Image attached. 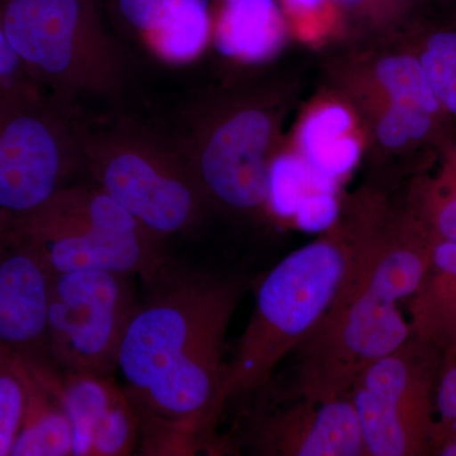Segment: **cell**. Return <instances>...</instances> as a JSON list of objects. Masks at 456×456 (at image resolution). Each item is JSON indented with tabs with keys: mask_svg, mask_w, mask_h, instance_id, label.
I'll return each instance as SVG.
<instances>
[{
	"mask_svg": "<svg viewBox=\"0 0 456 456\" xmlns=\"http://www.w3.org/2000/svg\"><path fill=\"white\" fill-rule=\"evenodd\" d=\"M146 288L117 364L123 388L139 411V452L194 455L211 449L217 435L224 342L245 279L170 261Z\"/></svg>",
	"mask_w": 456,
	"mask_h": 456,
	"instance_id": "cell-1",
	"label": "cell"
},
{
	"mask_svg": "<svg viewBox=\"0 0 456 456\" xmlns=\"http://www.w3.org/2000/svg\"><path fill=\"white\" fill-rule=\"evenodd\" d=\"M432 245L422 224L355 237L334 301L294 350L298 362L290 395L314 401L345 397L368 365L411 338L401 302L421 284Z\"/></svg>",
	"mask_w": 456,
	"mask_h": 456,
	"instance_id": "cell-2",
	"label": "cell"
},
{
	"mask_svg": "<svg viewBox=\"0 0 456 456\" xmlns=\"http://www.w3.org/2000/svg\"><path fill=\"white\" fill-rule=\"evenodd\" d=\"M355 237H322L279 261L257 287L253 314L227 362L216 406L220 425L230 402L273 379L278 365L325 316L344 281Z\"/></svg>",
	"mask_w": 456,
	"mask_h": 456,
	"instance_id": "cell-3",
	"label": "cell"
},
{
	"mask_svg": "<svg viewBox=\"0 0 456 456\" xmlns=\"http://www.w3.org/2000/svg\"><path fill=\"white\" fill-rule=\"evenodd\" d=\"M0 26L38 88L60 106L121 97L127 57L102 0H0Z\"/></svg>",
	"mask_w": 456,
	"mask_h": 456,
	"instance_id": "cell-4",
	"label": "cell"
},
{
	"mask_svg": "<svg viewBox=\"0 0 456 456\" xmlns=\"http://www.w3.org/2000/svg\"><path fill=\"white\" fill-rule=\"evenodd\" d=\"M17 231L53 274L110 270L139 277L146 285L171 261L164 240L92 182L60 189L37 209L18 217Z\"/></svg>",
	"mask_w": 456,
	"mask_h": 456,
	"instance_id": "cell-5",
	"label": "cell"
},
{
	"mask_svg": "<svg viewBox=\"0 0 456 456\" xmlns=\"http://www.w3.org/2000/svg\"><path fill=\"white\" fill-rule=\"evenodd\" d=\"M84 173L147 231L165 240L196 226L203 196L175 141L132 123H82Z\"/></svg>",
	"mask_w": 456,
	"mask_h": 456,
	"instance_id": "cell-6",
	"label": "cell"
},
{
	"mask_svg": "<svg viewBox=\"0 0 456 456\" xmlns=\"http://www.w3.org/2000/svg\"><path fill=\"white\" fill-rule=\"evenodd\" d=\"M443 358L410 338L362 371L349 395L367 456H416L434 448Z\"/></svg>",
	"mask_w": 456,
	"mask_h": 456,
	"instance_id": "cell-7",
	"label": "cell"
},
{
	"mask_svg": "<svg viewBox=\"0 0 456 456\" xmlns=\"http://www.w3.org/2000/svg\"><path fill=\"white\" fill-rule=\"evenodd\" d=\"M80 132L49 98L0 99V212L23 217L84 173Z\"/></svg>",
	"mask_w": 456,
	"mask_h": 456,
	"instance_id": "cell-8",
	"label": "cell"
},
{
	"mask_svg": "<svg viewBox=\"0 0 456 456\" xmlns=\"http://www.w3.org/2000/svg\"><path fill=\"white\" fill-rule=\"evenodd\" d=\"M132 275L110 270L53 274L47 351L65 370L110 375L137 307Z\"/></svg>",
	"mask_w": 456,
	"mask_h": 456,
	"instance_id": "cell-9",
	"label": "cell"
},
{
	"mask_svg": "<svg viewBox=\"0 0 456 456\" xmlns=\"http://www.w3.org/2000/svg\"><path fill=\"white\" fill-rule=\"evenodd\" d=\"M176 140L204 200L236 213L268 207L273 122L265 110L241 106L198 123Z\"/></svg>",
	"mask_w": 456,
	"mask_h": 456,
	"instance_id": "cell-10",
	"label": "cell"
},
{
	"mask_svg": "<svg viewBox=\"0 0 456 456\" xmlns=\"http://www.w3.org/2000/svg\"><path fill=\"white\" fill-rule=\"evenodd\" d=\"M239 422V441L248 452L270 456H364L358 416L350 395L314 401L288 395L285 406H265L256 395ZM241 398V397H240Z\"/></svg>",
	"mask_w": 456,
	"mask_h": 456,
	"instance_id": "cell-11",
	"label": "cell"
},
{
	"mask_svg": "<svg viewBox=\"0 0 456 456\" xmlns=\"http://www.w3.org/2000/svg\"><path fill=\"white\" fill-rule=\"evenodd\" d=\"M41 367L70 419L71 456H127L139 452V411L110 375L74 370L60 374L44 359Z\"/></svg>",
	"mask_w": 456,
	"mask_h": 456,
	"instance_id": "cell-12",
	"label": "cell"
},
{
	"mask_svg": "<svg viewBox=\"0 0 456 456\" xmlns=\"http://www.w3.org/2000/svg\"><path fill=\"white\" fill-rule=\"evenodd\" d=\"M53 281L46 261L18 231L0 248V346L20 356L47 349Z\"/></svg>",
	"mask_w": 456,
	"mask_h": 456,
	"instance_id": "cell-13",
	"label": "cell"
},
{
	"mask_svg": "<svg viewBox=\"0 0 456 456\" xmlns=\"http://www.w3.org/2000/svg\"><path fill=\"white\" fill-rule=\"evenodd\" d=\"M411 338L430 345L443 368L456 360V241H434L421 284L407 299Z\"/></svg>",
	"mask_w": 456,
	"mask_h": 456,
	"instance_id": "cell-14",
	"label": "cell"
},
{
	"mask_svg": "<svg viewBox=\"0 0 456 456\" xmlns=\"http://www.w3.org/2000/svg\"><path fill=\"white\" fill-rule=\"evenodd\" d=\"M216 49L244 64H261L277 55L285 40L279 0H221L212 27Z\"/></svg>",
	"mask_w": 456,
	"mask_h": 456,
	"instance_id": "cell-15",
	"label": "cell"
},
{
	"mask_svg": "<svg viewBox=\"0 0 456 456\" xmlns=\"http://www.w3.org/2000/svg\"><path fill=\"white\" fill-rule=\"evenodd\" d=\"M16 356L25 380L26 404L11 456H71V422L42 370L40 356Z\"/></svg>",
	"mask_w": 456,
	"mask_h": 456,
	"instance_id": "cell-16",
	"label": "cell"
},
{
	"mask_svg": "<svg viewBox=\"0 0 456 456\" xmlns=\"http://www.w3.org/2000/svg\"><path fill=\"white\" fill-rule=\"evenodd\" d=\"M353 117L340 104L317 108L299 131L301 158L312 176L326 188L335 189L359 163L362 147L350 134Z\"/></svg>",
	"mask_w": 456,
	"mask_h": 456,
	"instance_id": "cell-17",
	"label": "cell"
},
{
	"mask_svg": "<svg viewBox=\"0 0 456 456\" xmlns=\"http://www.w3.org/2000/svg\"><path fill=\"white\" fill-rule=\"evenodd\" d=\"M212 27L211 0H160L154 28L142 41L165 64H189L206 49Z\"/></svg>",
	"mask_w": 456,
	"mask_h": 456,
	"instance_id": "cell-18",
	"label": "cell"
},
{
	"mask_svg": "<svg viewBox=\"0 0 456 456\" xmlns=\"http://www.w3.org/2000/svg\"><path fill=\"white\" fill-rule=\"evenodd\" d=\"M375 75L391 103L417 108L435 117L443 110L419 59L408 55L384 57Z\"/></svg>",
	"mask_w": 456,
	"mask_h": 456,
	"instance_id": "cell-19",
	"label": "cell"
},
{
	"mask_svg": "<svg viewBox=\"0 0 456 456\" xmlns=\"http://www.w3.org/2000/svg\"><path fill=\"white\" fill-rule=\"evenodd\" d=\"M317 187L325 188L314 180L301 156L285 154L270 161L268 208L279 217H294L303 198Z\"/></svg>",
	"mask_w": 456,
	"mask_h": 456,
	"instance_id": "cell-20",
	"label": "cell"
},
{
	"mask_svg": "<svg viewBox=\"0 0 456 456\" xmlns=\"http://www.w3.org/2000/svg\"><path fill=\"white\" fill-rule=\"evenodd\" d=\"M424 216L434 241H456V150L426 189Z\"/></svg>",
	"mask_w": 456,
	"mask_h": 456,
	"instance_id": "cell-21",
	"label": "cell"
},
{
	"mask_svg": "<svg viewBox=\"0 0 456 456\" xmlns=\"http://www.w3.org/2000/svg\"><path fill=\"white\" fill-rule=\"evenodd\" d=\"M419 56L443 110L456 116V29H441L426 40Z\"/></svg>",
	"mask_w": 456,
	"mask_h": 456,
	"instance_id": "cell-22",
	"label": "cell"
},
{
	"mask_svg": "<svg viewBox=\"0 0 456 456\" xmlns=\"http://www.w3.org/2000/svg\"><path fill=\"white\" fill-rule=\"evenodd\" d=\"M25 404V380L17 356H0V456L12 454L22 425Z\"/></svg>",
	"mask_w": 456,
	"mask_h": 456,
	"instance_id": "cell-23",
	"label": "cell"
},
{
	"mask_svg": "<svg viewBox=\"0 0 456 456\" xmlns=\"http://www.w3.org/2000/svg\"><path fill=\"white\" fill-rule=\"evenodd\" d=\"M435 116L417 108L391 103L377 125L378 140L388 149L425 139L432 130Z\"/></svg>",
	"mask_w": 456,
	"mask_h": 456,
	"instance_id": "cell-24",
	"label": "cell"
},
{
	"mask_svg": "<svg viewBox=\"0 0 456 456\" xmlns=\"http://www.w3.org/2000/svg\"><path fill=\"white\" fill-rule=\"evenodd\" d=\"M38 97L46 95L38 88L0 26V99Z\"/></svg>",
	"mask_w": 456,
	"mask_h": 456,
	"instance_id": "cell-25",
	"label": "cell"
},
{
	"mask_svg": "<svg viewBox=\"0 0 456 456\" xmlns=\"http://www.w3.org/2000/svg\"><path fill=\"white\" fill-rule=\"evenodd\" d=\"M338 206L335 191L326 188L312 189L294 213L297 224L305 231L327 230L338 220Z\"/></svg>",
	"mask_w": 456,
	"mask_h": 456,
	"instance_id": "cell-26",
	"label": "cell"
},
{
	"mask_svg": "<svg viewBox=\"0 0 456 456\" xmlns=\"http://www.w3.org/2000/svg\"><path fill=\"white\" fill-rule=\"evenodd\" d=\"M456 421V360L441 370L436 387L435 436ZM434 449V448H432Z\"/></svg>",
	"mask_w": 456,
	"mask_h": 456,
	"instance_id": "cell-27",
	"label": "cell"
},
{
	"mask_svg": "<svg viewBox=\"0 0 456 456\" xmlns=\"http://www.w3.org/2000/svg\"><path fill=\"white\" fill-rule=\"evenodd\" d=\"M336 5L371 17H401L412 11L419 0H335Z\"/></svg>",
	"mask_w": 456,
	"mask_h": 456,
	"instance_id": "cell-28",
	"label": "cell"
},
{
	"mask_svg": "<svg viewBox=\"0 0 456 456\" xmlns=\"http://www.w3.org/2000/svg\"><path fill=\"white\" fill-rule=\"evenodd\" d=\"M279 3L293 16H310L325 9L330 3L336 4L335 0H281Z\"/></svg>",
	"mask_w": 456,
	"mask_h": 456,
	"instance_id": "cell-29",
	"label": "cell"
},
{
	"mask_svg": "<svg viewBox=\"0 0 456 456\" xmlns=\"http://www.w3.org/2000/svg\"><path fill=\"white\" fill-rule=\"evenodd\" d=\"M18 217L0 212V248L13 239L17 232Z\"/></svg>",
	"mask_w": 456,
	"mask_h": 456,
	"instance_id": "cell-30",
	"label": "cell"
},
{
	"mask_svg": "<svg viewBox=\"0 0 456 456\" xmlns=\"http://www.w3.org/2000/svg\"><path fill=\"white\" fill-rule=\"evenodd\" d=\"M434 452H437V454L443 456H456V436L441 441Z\"/></svg>",
	"mask_w": 456,
	"mask_h": 456,
	"instance_id": "cell-31",
	"label": "cell"
},
{
	"mask_svg": "<svg viewBox=\"0 0 456 456\" xmlns=\"http://www.w3.org/2000/svg\"><path fill=\"white\" fill-rule=\"evenodd\" d=\"M452 436H456V421L454 424L450 425L449 428H446L445 430L439 432V434L435 436L434 449H432V452H434L435 448L437 446V444H440L441 441Z\"/></svg>",
	"mask_w": 456,
	"mask_h": 456,
	"instance_id": "cell-32",
	"label": "cell"
},
{
	"mask_svg": "<svg viewBox=\"0 0 456 456\" xmlns=\"http://www.w3.org/2000/svg\"><path fill=\"white\" fill-rule=\"evenodd\" d=\"M9 354H12L11 351L5 349V347L0 346V356L9 355Z\"/></svg>",
	"mask_w": 456,
	"mask_h": 456,
	"instance_id": "cell-33",
	"label": "cell"
},
{
	"mask_svg": "<svg viewBox=\"0 0 456 456\" xmlns=\"http://www.w3.org/2000/svg\"><path fill=\"white\" fill-rule=\"evenodd\" d=\"M440 2H456V0H440Z\"/></svg>",
	"mask_w": 456,
	"mask_h": 456,
	"instance_id": "cell-34",
	"label": "cell"
}]
</instances>
